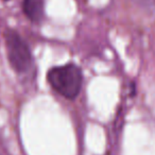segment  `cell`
<instances>
[{
    "label": "cell",
    "mask_w": 155,
    "mask_h": 155,
    "mask_svg": "<svg viewBox=\"0 0 155 155\" xmlns=\"http://www.w3.org/2000/svg\"><path fill=\"white\" fill-rule=\"evenodd\" d=\"M51 87L67 99H74L82 86V72L74 64H66L51 68L47 73Z\"/></svg>",
    "instance_id": "obj_1"
},
{
    "label": "cell",
    "mask_w": 155,
    "mask_h": 155,
    "mask_svg": "<svg viewBox=\"0 0 155 155\" xmlns=\"http://www.w3.org/2000/svg\"><path fill=\"white\" fill-rule=\"evenodd\" d=\"M5 46L10 65L16 72H25L32 63V55L26 41L14 31L5 34Z\"/></svg>",
    "instance_id": "obj_2"
},
{
    "label": "cell",
    "mask_w": 155,
    "mask_h": 155,
    "mask_svg": "<svg viewBox=\"0 0 155 155\" xmlns=\"http://www.w3.org/2000/svg\"><path fill=\"white\" fill-rule=\"evenodd\" d=\"M24 13L34 22H38L44 16V0H24Z\"/></svg>",
    "instance_id": "obj_3"
}]
</instances>
